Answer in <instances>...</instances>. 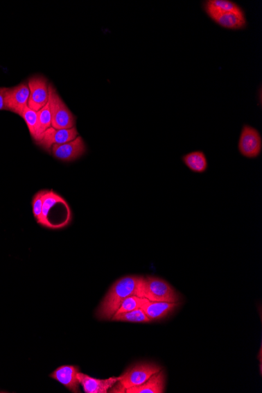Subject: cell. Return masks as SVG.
Segmentation results:
<instances>
[{"label":"cell","instance_id":"obj_17","mask_svg":"<svg viewBox=\"0 0 262 393\" xmlns=\"http://www.w3.org/2000/svg\"><path fill=\"white\" fill-rule=\"evenodd\" d=\"M112 321L129 323H148L150 319L146 315L141 308L130 312L115 314L111 319Z\"/></svg>","mask_w":262,"mask_h":393},{"label":"cell","instance_id":"obj_10","mask_svg":"<svg viewBox=\"0 0 262 393\" xmlns=\"http://www.w3.org/2000/svg\"><path fill=\"white\" fill-rule=\"evenodd\" d=\"M29 95L30 92L26 83L8 88L5 97L6 110L13 112L21 117L23 111L28 107Z\"/></svg>","mask_w":262,"mask_h":393},{"label":"cell","instance_id":"obj_14","mask_svg":"<svg viewBox=\"0 0 262 393\" xmlns=\"http://www.w3.org/2000/svg\"><path fill=\"white\" fill-rule=\"evenodd\" d=\"M177 306V302L173 303V302L151 301L146 299L141 308L150 321H155L168 317L176 310Z\"/></svg>","mask_w":262,"mask_h":393},{"label":"cell","instance_id":"obj_8","mask_svg":"<svg viewBox=\"0 0 262 393\" xmlns=\"http://www.w3.org/2000/svg\"><path fill=\"white\" fill-rule=\"evenodd\" d=\"M49 83L44 76H37L29 78L28 85L29 95L28 107L34 111H40L49 100Z\"/></svg>","mask_w":262,"mask_h":393},{"label":"cell","instance_id":"obj_15","mask_svg":"<svg viewBox=\"0 0 262 393\" xmlns=\"http://www.w3.org/2000/svg\"><path fill=\"white\" fill-rule=\"evenodd\" d=\"M165 373L160 371L154 374L145 383L127 390L126 393H163L165 390Z\"/></svg>","mask_w":262,"mask_h":393},{"label":"cell","instance_id":"obj_3","mask_svg":"<svg viewBox=\"0 0 262 393\" xmlns=\"http://www.w3.org/2000/svg\"><path fill=\"white\" fill-rule=\"evenodd\" d=\"M71 221V210L67 201L53 190H45L43 209L37 221L51 229L67 227Z\"/></svg>","mask_w":262,"mask_h":393},{"label":"cell","instance_id":"obj_2","mask_svg":"<svg viewBox=\"0 0 262 393\" xmlns=\"http://www.w3.org/2000/svg\"><path fill=\"white\" fill-rule=\"evenodd\" d=\"M205 13L222 28L240 30L247 26L245 12L230 0H208L204 3Z\"/></svg>","mask_w":262,"mask_h":393},{"label":"cell","instance_id":"obj_4","mask_svg":"<svg viewBox=\"0 0 262 393\" xmlns=\"http://www.w3.org/2000/svg\"><path fill=\"white\" fill-rule=\"evenodd\" d=\"M138 297L151 301L177 302L180 295L170 284L158 277H143Z\"/></svg>","mask_w":262,"mask_h":393},{"label":"cell","instance_id":"obj_21","mask_svg":"<svg viewBox=\"0 0 262 393\" xmlns=\"http://www.w3.org/2000/svg\"><path fill=\"white\" fill-rule=\"evenodd\" d=\"M45 190H41L37 193L33 199V211L35 219L38 221L43 209L44 196Z\"/></svg>","mask_w":262,"mask_h":393},{"label":"cell","instance_id":"obj_19","mask_svg":"<svg viewBox=\"0 0 262 393\" xmlns=\"http://www.w3.org/2000/svg\"><path fill=\"white\" fill-rule=\"evenodd\" d=\"M38 116V142L43 137L44 133L52 126L51 114L49 103L40 111L37 112ZM37 142V143H38Z\"/></svg>","mask_w":262,"mask_h":393},{"label":"cell","instance_id":"obj_16","mask_svg":"<svg viewBox=\"0 0 262 393\" xmlns=\"http://www.w3.org/2000/svg\"><path fill=\"white\" fill-rule=\"evenodd\" d=\"M182 160L184 165L194 173L202 174L207 171L208 161L202 151H194V152L184 155Z\"/></svg>","mask_w":262,"mask_h":393},{"label":"cell","instance_id":"obj_11","mask_svg":"<svg viewBox=\"0 0 262 393\" xmlns=\"http://www.w3.org/2000/svg\"><path fill=\"white\" fill-rule=\"evenodd\" d=\"M78 136L79 133L76 126L70 129H56L51 126L44 133L43 137L37 144L51 153V149L55 144L73 141Z\"/></svg>","mask_w":262,"mask_h":393},{"label":"cell","instance_id":"obj_1","mask_svg":"<svg viewBox=\"0 0 262 393\" xmlns=\"http://www.w3.org/2000/svg\"><path fill=\"white\" fill-rule=\"evenodd\" d=\"M143 276H127L112 284L96 312L101 320H110L115 315L122 302L130 296H138Z\"/></svg>","mask_w":262,"mask_h":393},{"label":"cell","instance_id":"obj_13","mask_svg":"<svg viewBox=\"0 0 262 393\" xmlns=\"http://www.w3.org/2000/svg\"><path fill=\"white\" fill-rule=\"evenodd\" d=\"M83 391L86 393H107L120 380V378L112 377L107 379H98L79 372L77 374Z\"/></svg>","mask_w":262,"mask_h":393},{"label":"cell","instance_id":"obj_12","mask_svg":"<svg viewBox=\"0 0 262 393\" xmlns=\"http://www.w3.org/2000/svg\"><path fill=\"white\" fill-rule=\"evenodd\" d=\"M80 372L79 367L73 365L59 367L51 374L50 377L58 381L73 392H80V381L77 374Z\"/></svg>","mask_w":262,"mask_h":393},{"label":"cell","instance_id":"obj_7","mask_svg":"<svg viewBox=\"0 0 262 393\" xmlns=\"http://www.w3.org/2000/svg\"><path fill=\"white\" fill-rule=\"evenodd\" d=\"M238 150L245 158H258L262 150V138L260 132L252 126L243 125L238 142Z\"/></svg>","mask_w":262,"mask_h":393},{"label":"cell","instance_id":"obj_18","mask_svg":"<svg viewBox=\"0 0 262 393\" xmlns=\"http://www.w3.org/2000/svg\"><path fill=\"white\" fill-rule=\"evenodd\" d=\"M21 117L25 120L33 140L37 143L39 139L37 112L27 107L21 113Z\"/></svg>","mask_w":262,"mask_h":393},{"label":"cell","instance_id":"obj_9","mask_svg":"<svg viewBox=\"0 0 262 393\" xmlns=\"http://www.w3.org/2000/svg\"><path fill=\"white\" fill-rule=\"evenodd\" d=\"M87 152V147L81 136H78L73 141L62 144L53 146L51 153L56 159L64 162H71L85 155Z\"/></svg>","mask_w":262,"mask_h":393},{"label":"cell","instance_id":"obj_5","mask_svg":"<svg viewBox=\"0 0 262 393\" xmlns=\"http://www.w3.org/2000/svg\"><path fill=\"white\" fill-rule=\"evenodd\" d=\"M52 128L56 129H70L76 126V117L60 95L51 84H49V100Z\"/></svg>","mask_w":262,"mask_h":393},{"label":"cell","instance_id":"obj_20","mask_svg":"<svg viewBox=\"0 0 262 393\" xmlns=\"http://www.w3.org/2000/svg\"><path fill=\"white\" fill-rule=\"evenodd\" d=\"M146 300V299L140 298L136 295L130 296V297L127 298L122 302L121 306L118 308V310L115 314H120L138 310V308H141L143 304L145 303Z\"/></svg>","mask_w":262,"mask_h":393},{"label":"cell","instance_id":"obj_6","mask_svg":"<svg viewBox=\"0 0 262 393\" xmlns=\"http://www.w3.org/2000/svg\"><path fill=\"white\" fill-rule=\"evenodd\" d=\"M162 371V368L153 362H138L131 366L125 371L119 380V385H121L123 392L145 383L154 374Z\"/></svg>","mask_w":262,"mask_h":393},{"label":"cell","instance_id":"obj_22","mask_svg":"<svg viewBox=\"0 0 262 393\" xmlns=\"http://www.w3.org/2000/svg\"><path fill=\"white\" fill-rule=\"evenodd\" d=\"M8 88L0 87V111L6 110L5 97L7 93Z\"/></svg>","mask_w":262,"mask_h":393}]
</instances>
